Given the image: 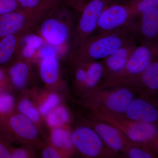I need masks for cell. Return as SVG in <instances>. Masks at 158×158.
Here are the masks:
<instances>
[{"label":"cell","mask_w":158,"mask_h":158,"mask_svg":"<svg viewBox=\"0 0 158 158\" xmlns=\"http://www.w3.org/2000/svg\"><path fill=\"white\" fill-rule=\"evenodd\" d=\"M26 41L27 44L23 51V55L27 58H31L34 55L36 49L42 44V39L38 36L33 35L27 37Z\"/></svg>","instance_id":"cell-24"},{"label":"cell","mask_w":158,"mask_h":158,"mask_svg":"<svg viewBox=\"0 0 158 158\" xmlns=\"http://www.w3.org/2000/svg\"><path fill=\"white\" fill-rule=\"evenodd\" d=\"M27 157V152L23 149H18L15 151L11 156V157L14 158H24Z\"/></svg>","instance_id":"cell-32"},{"label":"cell","mask_w":158,"mask_h":158,"mask_svg":"<svg viewBox=\"0 0 158 158\" xmlns=\"http://www.w3.org/2000/svg\"><path fill=\"white\" fill-rule=\"evenodd\" d=\"M124 115L127 118L131 120L152 124L158 119V112L156 107L141 98L134 99Z\"/></svg>","instance_id":"cell-11"},{"label":"cell","mask_w":158,"mask_h":158,"mask_svg":"<svg viewBox=\"0 0 158 158\" xmlns=\"http://www.w3.org/2000/svg\"><path fill=\"white\" fill-rule=\"evenodd\" d=\"M73 144L82 154L89 158L101 156L104 152L103 141L92 128L82 126L72 135Z\"/></svg>","instance_id":"cell-7"},{"label":"cell","mask_w":158,"mask_h":158,"mask_svg":"<svg viewBox=\"0 0 158 158\" xmlns=\"http://www.w3.org/2000/svg\"><path fill=\"white\" fill-rule=\"evenodd\" d=\"M138 19L128 4L113 1L103 11L94 34L135 27Z\"/></svg>","instance_id":"cell-5"},{"label":"cell","mask_w":158,"mask_h":158,"mask_svg":"<svg viewBox=\"0 0 158 158\" xmlns=\"http://www.w3.org/2000/svg\"><path fill=\"white\" fill-rule=\"evenodd\" d=\"M41 55L43 58H44L50 56H56V52L53 49L46 48L41 51Z\"/></svg>","instance_id":"cell-31"},{"label":"cell","mask_w":158,"mask_h":158,"mask_svg":"<svg viewBox=\"0 0 158 158\" xmlns=\"http://www.w3.org/2000/svg\"><path fill=\"white\" fill-rule=\"evenodd\" d=\"M17 7L15 0H0V15L12 12Z\"/></svg>","instance_id":"cell-27"},{"label":"cell","mask_w":158,"mask_h":158,"mask_svg":"<svg viewBox=\"0 0 158 158\" xmlns=\"http://www.w3.org/2000/svg\"><path fill=\"white\" fill-rule=\"evenodd\" d=\"M19 109L20 112L31 121L37 122L39 120V112L32 106L29 100L24 99L22 100L19 105Z\"/></svg>","instance_id":"cell-23"},{"label":"cell","mask_w":158,"mask_h":158,"mask_svg":"<svg viewBox=\"0 0 158 158\" xmlns=\"http://www.w3.org/2000/svg\"><path fill=\"white\" fill-rule=\"evenodd\" d=\"M14 104V99L11 95L3 94L0 96V114L8 113Z\"/></svg>","instance_id":"cell-26"},{"label":"cell","mask_w":158,"mask_h":158,"mask_svg":"<svg viewBox=\"0 0 158 158\" xmlns=\"http://www.w3.org/2000/svg\"><path fill=\"white\" fill-rule=\"evenodd\" d=\"M138 83H140L142 86H144L148 90L153 91L158 90V57L154 59L147 68L142 72L135 85Z\"/></svg>","instance_id":"cell-15"},{"label":"cell","mask_w":158,"mask_h":158,"mask_svg":"<svg viewBox=\"0 0 158 158\" xmlns=\"http://www.w3.org/2000/svg\"><path fill=\"white\" fill-rule=\"evenodd\" d=\"M92 111V119L112 125L132 142L146 147L152 143L157 146L158 131L154 124L120 118L100 110Z\"/></svg>","instance_id":"cell-2"},{"label":"cell","mask_w":158,"mask_h":158,"mask_svg":"<svg viewBox=\"0 0 158 158\" xmlns=\"http://www.w3.org/2000/svg\"><path fill=\"white\" fill-rule=\"evenodd\" d=\"M11 128L22 138L32 139L37 135V130L31 119L23 115L13 116L9 122Z\"/></svg>","instance_id":"cell-13"},{"label":"cell","mask_w":158,"mask_h":158,"mask_svg":"<svg viewBox=\"0 0 158 158\" xmlns=\"http://www.w3.org/2000/svg\"><path fill=\"white\" fill-rule=\"evenodd\" d=\"M134 38H136L134 27L110 33L94 34L80 46V60H103Z\"/></svg>","instance_id":"cell-1"},{"label":"cell","mask_w":158,"mask_h":158,"mask_svg":"<svg viewBox=\"0 0 158 158\" xmlns=\"http://www.w3.org/2000/svg\"><path fill=\"white\" fill-rule=\"evenodd\" d=\"M40 73L43 81L47 84H53L58 81L59 65L56 56L44 58L40 65Z\"/></svg>","instance_id":"cell-16"},{"label":"cell","mask_w":158,"mask_h":158,"mask_svg":"<svg viewBox=\"0 0 158 158\" xmlns=\"http://www.w3.org/2000/svg\"><path fill=\"white\" fill-rule=\"evenodd\" d=\"M16 40L13 35L3 37L0 41V64H4L11 58L14 52Z\"/></svg>","instance_id":"cell-18"},{"label":"cell","mask_w":158,"mask_h":158,"mask_svg":"<svg viewBox=\"0 0 158 158\" xmlns=\"http://www.w3.org/2000/svg\"><path fill=\"white\" fill-rule=\"evenodd\" d=\"M135 33L141 44H158V7L148 9L138 18Z\"/></svg>","instance_id":"cell-10"},{"label":"cell","mask_w":158,"mask_h":158,"mask_svg":"<svg viewBox=\"0 0 158 158\" xmlns=\"http://www.w3.org/2000/svg\"><path fill=\"white\" fill-rule=\"evenodd\" d=\"M128 4L138 18L148 9L158 7V0H131Z\"/></svg>","instance_id":"cell-22"},{"label":"cell","mask_w":158,"mask_h":158,"mask_svg":"<svg viewBox=\"0 0 158 158\" xmlns=\"http://www.w3.org/2000/svg\"><path fill=\"white\" fill-rule=\"evenodd\" d=\"M113 1L88 0L83 6L77 29L79 46L95 33L101 15Z\"/></svg>","instance_id":"cell-6"},{"label":"cell","mask_w":158,"mask_h":158,"mask_svg":"<svg viewBox=\"0 0 158 158\" xmlns=\"http://www.w3.org/2000/svg\"><path fill=\"white\" fill-rule=\"evenodd\" d=\"M43 157L44 158H59L61 156L59 153L52 148H46L43 153Z\"/></svg>","instance_id":"cell-28"},{"label":"cell","mask_w":158,"mask_h":158,"mask_svg":"<svg viewBox=\"0 0 158 158\" xmlns=\"http://www.w3.org/2000/svg\"><path fill=\"white\" fill-rule=\"evenodd\" d=\"M131 0H113L114 2H118L126 3L128 4Z\"/></svg>","instance_id":"cell-34"},{"label":"cell","mask_w":158,"mask_h":158,"mask_svg":"<svg viewBox=\"0 0 158 158\" xmlns=\"http://www.w3.org/2000/svg\"><path fill=\"white\" fill-rule=\"evenodd\" d=\"M60 101L59 97L56 94H51L47 100L40 108V112L41 114L45 115L48 113L52 109L58 105Z\"/></svg>","instance_id":"cell-25"},{"label":"cell","mask_w":158,"mask_h":158,"mask_svg":"<svg viewBox=\"0 0 158 158\" xmlns=\"http://www.w3.org/2000/svg\"><path fill=\"white\" fill-rule=\"evenodd\" d=\"M23 15L16 12H9L0 16V37L12 35L18 31L24 23Z\"/></svg>","instance_id":"cell-14"},{"label":"cell","mask_w":158,"mask_h":158,"mask_svg":"<svg viewBox=\"0 0 158 158\" xmlns=\"http://www.w3.org/2000/svg\"><path fill=\"white\" fill-rule=\"evenodd\" d=\"M138 45L137 38H133L102 60L105 69V84L113 81L121 73L131 54Z\"/></svg>","instance_id":"cell-8"},{"label":"cell","mask_w":158,"mask_h":158,"mask_svg":"<svg viewBox=\"0 0 158 158\" xmlns=\"http://www.w3.org/2000/svg\"><path fill=\"white\" fill-rule=\"evenodd\" d=\"M124 151L128 157L131 158H152L154 157L153 153L146 148V146L136 143H130Z\"/></svg>","instance_id":"cell-21"},{"label":"cell","mask_w":158,"mask_h":158,"mask_svg":"<svg viewBox=\"0 0 158 158\" xmlns=\"http://www.w3.org/2000/svg\"><path fill=\"white\" fill-rule=\"evenodd\" d=\"M112 90H101L89 95V107L91 110H100L119 117L125 114L134 99L135 93L132 85L127 84H112Z\"/></svg>","instance_id":"cell-3"},{"label":"cell","mask_w":158,"mask_h":158,"mask_svg":"<svg viewBox=\"0 0 158 158\" xmlns=\"http://www.w3.org/2000/svg\"><path fill=\"white\" fill-rule=\"evenodd\" d=\"M77 3L78 5L81 8H82L83 6L85 5V3L88 2V0H75Z\"/></svg>","instance_id":"cell-33"},{"label":"cell","mask_w":158,"mask_h":158,"mask_svg":"<svg viewBox=\"0 0 158 158\" xmlns=\"http://www.w3.org/2000/svg\"><path fill=\"white\" fill-rule=\"evenodd\" d=\"M25 8H34L38 5L40 0H15Z\"/></svg>","instance_id":"cell-29"},{"label":"cell","mask_w":158,"mask_h":158,"mask_svg":"<svg viewBox=\"0 0 158 158\" xmlns=\"http://www.w3.org/2000/svg\"><path fill=\"white\" fill-rule=\"evenodd\" d=\"M27 66L21 63L15 65L11 68L10 73L13 84L18 88H22L25 84L27 76Z\"/></svg>","instance_id":"cell-19"},{"label":"cell","mask_w":158,"mask_h":158,"mask_svg":"<svg viewBox=\"0 0 158 158\" xmlns=\"http://www.w3.org/2000/svg\"><path fill=\"white\" fill-rule=\"evenodd\" d=\"M11 158V155L6 146L0 141V158Z\"/></svg>","instance_id":"cell-30"},{"label":"cell","mask_w":158,"mask_h":158,"mask_svg":"<svg viewBox=\"0 0 158 158\" xmlns=\"http://www.w3.org/2000/svg\"><path fill=\"white\" fill-rule=\"evenodd\" d=\"M69 119L67 110L62 106H58L51 111L48 117V122L51 126H59L65 124Z\"/></svg>","instance_id":"cell-20"},{"label":"cell","mask_w":158,"mask_h":158,"mask_svg":"<svg viewBox=\"0 0 158 158\" xmlns=\"http://www.w3.org/2000/svg\"><path fill=\"white\" fill-rule=\"evenodd\" d=\"M52 139L56 146L64 149H71L73 145L70 132L63 128L54 129L52 133Z\"/></svg>","instance_id":"cell-17"},{"label":"cell","mask_w":158,"mask_h":158,"mask_svg":"<svg viewBox=\"0 0 158 158\" xmlns=\"http://www.w3.org/2000/svg\"><path fill=\"white\" fill-rule=\"evenodd\" d=\"M157 44H140L133 51L121 73L110 84L134 85L153 60L158 57Z\"/></svg>","instance_id":"cell-4"},{"label":"cell","mask_w":158,"mask_h":158,"mask_svg":"<svg viewBox=\"0 0 158 158\" xmlns=\"http://www.w3.org/2000/svg\"><path fill=\"white\" fill-rule=\"evenodd\" d=\"M4 77V74L2 70H0V81L2 80Z\"/></svg>","instance_id":"cell-35"},{"label":"cell","mask_w":158,"mask_h":158,"mask_svg":"<svg viewBox=\"0 0 158 158\" xmlns=\"http://www.w3.org/2000/svg\"><path fill=\"white\" fill-rule=\"evenodd\" d=\"M41 32L45 39L54 45H62L65 43L69 36L67 26L55 19L46 21L41 27Z\"/></svg>","instance_id":"cell-12"},{"label":"cell","mask_w":158,"mask_h":158,"mask_svg":"<svg viewBox=\"0 0 158 158\" xmlns=\"http://www.w3.org/2000/svg\"><path fill=\"white\" fill-rule=\"evenodd\" d=\"M89 126L93 129L110 149L115 152L124 151L132 141L112 125L95 119L89 120Z\"/></svg>","instance_id":"cell-9"}]
</instances>
